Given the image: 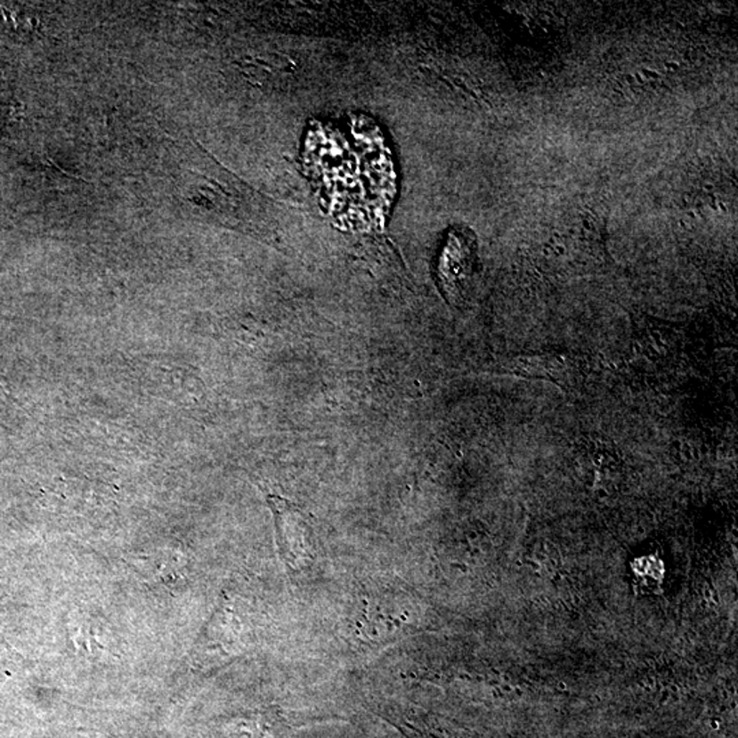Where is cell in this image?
Masks as SVG:
<instances>
[{
	"mask_svg": "<svg viewBox=\"0 0 738 738\" xmlns=\"http://www.w3.org/2000/svg\"><path fill=\"white\" fill-rule=\"evenodd\" d=\"M274 515L275 536L283 564L291 572H304L315 562V532L303 509L278 495L267 498Z\"/></svg>",
	"mask_w": 738,
	"mask_h": 738,
	"instance_id": "6da1fadb",
	"label": "cell"
},
{
	"mask_svg": "<svg viewBox=\"0 0 738 738\" xmlns=\"http://www.w3.org/2000/svg\"><path fill=\"white\" fill-rule=\"evenodd\" d=\"M472 247L461 234H450L444 245L439 262V282L449 295H457V288L471 275Z\"/></svg>",
	"mask_w": 738,
	"mask_h": 738,
	"instance_id": "7a4b0ae2",
	"label": "cell"
}]
</instances>
